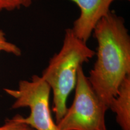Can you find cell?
Segmentation results:
<instances>
[{
  "label": "cell",
  "instance_id": "cell-1",
  "mask_svg": "<svg viewBox=\"0 0 130 130\" xmlns=\"http://www.w3.org/2000/svg\"><path fill=\"white\" fill-rule=\"evenodd\" d=\"M97 40V58L87 79L109 108L125 78L130 75V36L124 19L110 11L93 31Z\"/></svg>",
  "mask_w": 130,
  "mask_h": 130
},
{
  "label": "cell",
  "instance_id": "cell-3",
  "mask_svg": "<svg viewBox=\"0 0 130 130\" xmlns=\"http://www.w3.org/2000/svg\"><path fill=\"white\" fill-rule=\"evenodd\" d=\"M72 105L56 123L59 130H107L105 115L108 108L93 90L82 66L78 70Z\"/></svg>",
  "mask_w": 130,
  "mask_h": 130
},
{
  "label": "cell",
  "instance_id": "cell-2",
  "mask_svg": "<svg viewBox=\"0 0 130 130\" xmlns=\"http://www.w3.org/2000/svg\"><path fill=\"white\" fill-rule=\"evenodd\" d=\"M95 55V52L75 35L72 28L65 30L61 50L50 59L41 76L53 91L56 123L67 110V98L75 87L79 68Z\"/></svg>",
  "mask_w": 130,
  "mask_h": 130
},
{
  "label": "cell",
  "instance_id": "cell-7",
  "mask_svg": "<svg viewBox=\"0 0 130 130\" xmlns=\"http://www.w3.org/2000/svg\"><path fill=\"white\" fill-rule=\"evenodd\" d=\"M37 0H0L1 11H13L28 7Z\"/></svg>",
  "mask_w": 130,
  "mask_h": 130
},
{
  "label": "cell",
  "instance_id": "cell-9",
  "mask_svg": "<svg viewBox=\"0 0 130 130\" xmlns=\"http://www.w3.org/2000/svg\"><path fill=\"white\" fill-rule=\"evenodd\" d=\"M0 130H35L25 123L18 121L16 116L12 119H7L3 126H0Z\"/></svg>",
  "mask_w": 130,
  "mask_h": 130
},
{
  "label": "cell",
  "instance_id": "cell-5",
  "mask_svg": "<svg viewBox=\"0 0 130 130\" xmlns=\"http://www.w3.org/2000/svg\"><path fill=\"white\" fill-rule=\"evenodd\" d=\"M75 3L80 10L79 17L72 28L74 34L87 42L94 28L101 18L110 12L111 0H69Z\"/></svg>",
  "mask_w": 130,
  "mask_h": 130
},
{
  "label": "cell",
  "instance_id": "cell-6",
  "mask_svg": "<svg viewBox=\"0 0 130 130\" xmlns=\"http://www.w3.org/2000/svg\"><path fill=\"white\" fill-rule=\"evenodd\" d=\"M116 113V121L122 130H130V75L125 78L110 107Z\"/></svg>",
  "mask_w": 130,
  "mask_h": 130
},
{
  "label": "cell",
  "instance_id": "cell-10",
  "mask_svg": "<svg viewBox=\"0 0 130 130\" xmlns=\"http://www.w3.org/2000/svg\"><path fill=\"white\" fill-rule=\"evenodd\" d=\"M111 1H113H113H115V0H111Z\"/></svg>",
  "mask_w": 130,
  "mask_h": 130
},
{
  "label": "cell",
  "instance_id": "cell-8",
  "mask_svg": "<svg viewBox=\"0 0 130 130\" xmlns=\"http://www.w3.org/2000/svg\"><path fill=\"white\" fill-rule=\"evenodd\" d=\"M1 52L11 54L16 56H20L22 54L21 49L17 45L8 41L4 32L0 29V53Z\"/></svg>",
  "mask_w": 130,
  "mask_h": 130
},
{
  "label": "cell",
  "instance_id": "cell-4",
  "mask_svg": "<svg viewBox=\"0 0 130 130\" xmlns=\"http://www.w3.org/2000/svg\"><path fill=\"white\" fill-rule=\"evenodd\" d=\"M51 87L42 77L35 75L30 81H19L18 89H4L15 99L12 108L28 107L30 115L27 118L16 115L18 121L35 130H59L52 118L50 108Z\"/></svg>",
  "mask_w": 130,
  "mask_h": 130
}]
</instances>
